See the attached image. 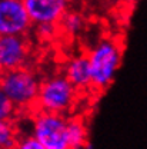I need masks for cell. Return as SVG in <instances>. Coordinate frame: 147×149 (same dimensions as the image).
Here are the masks:
<instances>
[{
  "label": "cell",
  "mask_w": 147,
  "mask_h": 149,
  "mask_svg": "<svg viewBox=\"0 0 147 149\" xmlns=\"http://www.w3.org/2000/svg\"><path fill=\"white\" fill-rule=\"evenodd\" d=\"M67 118L60 113L37 111L33 116V136L47 149L67 145Z\"/></svg>",
  "instance_id": "4"
},
{
  "label": "cell",
  "mask_w": 147,
  "mask_h": 149,
  "mask_svg": "<svg viewBox=\"0 0 147 149\" xmlns=\"http://www.w3.org/2000/svg\"><path fill=\"white\" fill-rule=\"evenodd\" d=\"M87 57L92 70V88L101 92L114 82L123 60V46L117 39L103 37L90 47Z\"/></svg>",
  "instance_id": "1"
},
{
  "label": "cell",
  "mask_w": 147,
  "mask_h": 149,
  "mask_svg": "<svg viewBox=\"0 0 147 149\" xmlns=\"http://www.w3.org/2000/svg\"><path fill=\"white\" fill-rule=\"evenodd\" d=\"M3 72H4V69H3V66H1V63H0V76H1Z\"/></svg>",
  "instance_id": "16"
},
{
  "label": "cell",
  "mask_w": 147,
  "mask_h": 149,
  "mask_svg": "<svg viewBox=\"0 0 147 149\" xmlns=\"http://www.w3.org/2000/svg\"><path fill=\"white\" fill-rule=\"evenodd\" d=\"M117 1H120L123 6H126V7H130V9H131V7H134V6L137 4L139 0H117Z\"/></svg>",
  "instance_id": "15"
},
{
  "label": "cell",
  "mask_w": 147,
  "mask_h": 149,
  "mask_svg": "<svg viewBox=\"0 0 147 149\" xmlns=\"http://www.w3.org/2000/svg\"><path fill=\"white\" fill-rule=\"evenodd\" d=\"M67 145L70 149H84L87 139V128L84 122L79 118L67 119Z\"/></svg>",
  "instance_id": "9"
},
{
  "label": "cell",
  "mask_w": 147,
  "mask_h": 149,
  "mask_svg": "<svg viewBox=\"0 0 147 149\" xmlns=\"http://www.w3.org/2000/svg\"><path fill=\"white\" fill-rule=\"evenodd\" d=\"M29 56L30 46L24 36H0V63L4 70L26 66Z\"/></svg>",
  "instance_id": "7"
},
{
  "label": "cell",
  "mask_w": 147,
  "mask_h": 149,
  "mask_svg": "<svg viewBox=\"0 0 147 149\" xmlns=\"http://www.w3.org/2000/svg\"><path fill=\"white\" fill-rule=\"evenodd\" d=\"M17 141V132L12 120H0V149H14Z\"/></svg>",
  "instance_id": "11"
},
{
  "label": "cell",
  "mask_w": 147,
  "mask_h": 149,
  "mask_svg": "<svg viewBox=\"0 0 147 149\" xmlns=\"http://www.w3.org/2000/svg\"><path fill=\"white\" fill-rule=\"evenodd\" d=\"M36 27V35L40 39H49L53 37L55 32L57 30V24H39Z\"/></svg>",
  "instance_id": "14"
},
{
  "label": "cell",
  "mask_w": 147,
  "mask_h": 149,
  "mask_svg": "<svg viewBox=\"0 0 147 149\" xmlns=\"http://www.w3.org/2000/svg\"><path fill=\"white\" fill-rule=\"evenodd\" d=\"M109 1H117V0H109Z\"/></svg>",
  "instance_id": "18"
},
{
  "label": "cell",
  "mask_w": 147,
  "mask_h": 149,
  "mask_svg": "<svg viewBox=\"0 0 147 149\" xmlns=\"http://www.w3.org/2000/svg\"><path fill=\"white\" fill-rule=\"evenodd\" d=\"M41 80L27 66L4 70L0 76V86L17 109L36 106Z\"/></svg>",
  "instance_id": "2"
},
{
  "label": "cell",
  "mask_w": 147,
  "mask_h": 149,
  "mask_svg": "<svg viewBox=\"0 0 147 149\" xmlns=\"http://www.w3.org/2000/svg\"><path fill=\"white\" fill-rule=\"evenodd\" d=\"M79 91L64 74H53L44 79L40 85L37 96V111L66 115L76 105Z\"/></svg>",
  "instance_id": "3"
},
{
  "label": "cell",
  "mask_w": 147,
  "mask_h": 149,
  "mask_svg": "<svg viewBox=\"0 0 147 149\" xmlns=\"http://www.w3.org/2000/svg\"><path fill=\"white\" fill-rule=\"evenodd\" d=\"M14 149H47L41 142H39L33 135H26L20 138Z\"/></svg>",
  "instance_id": "13"
},
{
  "label": "cell",
  "mask_w": 147,
  "mask_h": 149,
  "mask_svg": "<svg viewBox=\"0 0 147 149\" xmlns=\"http://www.w3.org/2000/svg\"><path fill=\"white\" fill-rule=\"evenodd\" d=\"M52 149H70L69 146H63V148H52Z\"/></svg>",
  "instance_id": "17"
},
{
  "label": "cell",
  "mask_w": 147,
  "mask_h": 149,
  "mask_svg": "<svg viewBox=\"0 0 147 149\" xmlns=\"http://www.w3.org/2000/svg\"><path fill=\"white\" fill-rule=\"evenodd\" d=\"M64 76L77 91H87L92 88V70L87 55H76L69 59L64 66Z\"/></svg>",
  "instance_id": "8"
},
{
  "label": "cell",
  "mask_w": 147,
  "mask_h": 149,
  "mask_svg": "<svg viewBox=\"0 0 147 149\" xmlns=\"http://www.w3.org/2000/svg\"><path fill=\"white\" fill-rule=\"evenodd\" d=\"M17 113V108L7 97V95L0 86V120H13Z\"/></svg>",
  "instance_id": "12"
},
{
  "label": "cell",
  "mask_w": 147,
  "mask_h": 149,
  "mask_svg": "<svg viewBox=\"0 0 147 149\" xmlns=\"http://www.w3.org/2000/svg\"><path fill=\"white\" fill-rule=\"evenodd\" d=\"M33 26L57 24L69 12L70 0H23Z\"/></svg>",
  "instance_id": "6"
},
{
  "label": "cell",
  "mask_w": 147,
  "mask_h": 149,
  "mask_svg": "<svg viewBox=\"0 0 147 149\" xmlns=\"http://www.w3.org/2000/svg\"><path fill=\"white\" fill-rule=\"evenodd\" d=\"M59 26L61 27V30L66 35H69V36H77V35H80L84 30V27H86V19L83 17V15H80L77 12L69 10L63 16V19L60 20Z\"/></svg>",
  "instance_id": "10"
},
{
  "label": "cell",
  "mask_w": 147,
  "mask_h": 149,
  "mask_svg": "<svg viewBox=\"0 0 147 149\" xmlns=\"http://www.w3.org/2000/svg\"><path fill=\"white\" fill-rule=\"evenodd\" d=\"M32 26L23 0H0V36H24Z\"/></svg>",
  "instance_id": "5"
}]
</instances>
